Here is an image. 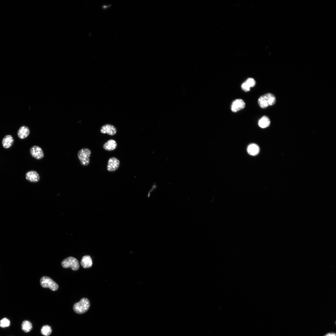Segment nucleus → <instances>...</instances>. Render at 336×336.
Masks as SVG:
<instances>
[{"instance_id": "nucleus-1", "label": "nucleus", "mask_w": 336, "mask_h": 336, "mask_svg": "<svg viewBox=\"0 0 336 336\" xmlns=\"http://www.w3.org/2000/svg\"><path fill=\"white\" fill-rule=\"evenodd\" d=\"M276 101L275 96L271 93H268L260 96L258 99V103L260 107L264 109L268 106L274 105Z\"/></svg>"}, {"instance_id": "nucleus-2", "label": "nucleus", "mask_w": 336, "mask_h": 336, "mask_svg": "<svg viewBox=\"0 0 336 336\" xmlns=\"http://www.w3.org/2000/svg\"><path fill=\"white\" fill-rule=\"evenodd\" d=\"M90 302L89 300L86 298H82L80 301L74 304L73 308L74 311L78 314L85 313L90 307Z\"/></svg>"}, {"instance_id": "nucleus-3", "label": "nucleus", "mask_w": 336, "mask_h": 336, "mask_svg": "<svg viewBox=\"0 0 336 336\" xmlns=\"http://www.w3.org/2000/svg\"><path fill=\"white\" fill-rule=\"evenodd\" d=\"M91 154V150L87 148H82L78 151L77 156L82 165L87 166L89 164Z\"/></svg>"}, {"instance_id": "nucleus-4", "label": "nucleus", "mask_w": 336, "mask_h": 336, "mask_svg": "<svg viewBox=\"0 0 336 336\" xmlns=\"http://www.w3.org/2000/svg\"><path fill=\"white\" fill-rule=\"evenodd\" d=\"M62 267L65 268L70 267L74 271L77 270L79 268L78 261L76 258L72 257H68L64 259L62 262Z\"/></svg>"}, {"instance_id": "nucleus-5", "label": "nucleus", "mask_w": 336, "mask_h": 336, "mask_svg": "<svg viewBox=\"0 0 336 336\" xmlns=\"http://www.w3.org/2000/svg\"><path fill=\"white\" fill-rule=\"evenodd\" d=\"M41 286L44 288H49L53 291L57 290L58 287L57 284L47 276H43L40 279Z\"/></svg>"}, {"instance_id": "nucleus-6", "label": "nucleus", "mask_w": 336, "mask_h": 336, "mask_svg": "<svg viewBox=\"0 0 336 336\" xmlns=\"http://www.w3.org/2000/svg\"><path fill=\"white\" fill-rule=\"evenodd\" d=\"M120 161L119 160L115 157H112L108 160L107 169L109 171H114L118 169Z\"/></svg>"}, {"instance_id": "nucleus-7", "label": "nucleus", "mask_w": 336, "mask_h": 336, "mask_svg": "<svg viewBox=\"0 0 336 336\" xmlns=\"http://www.w3.org/2000/svg\"><path fill=\"white\" fill-rule=\"evenodd\" d=\"M30 151L31 156L36 159H41L44 156L43 151L39 146L35 145L32 146L30 148Z\"/></svg>"}, {"instance_id": "nucleus-8", "label": "nucleus", "mask_w": 336, "mask_h": 336, "mask_svg": "<svg viewBox=\"0 0 336 336\" xmlns=\"http://www.w3.org/2000/svg\"><path fill=\"white\" fill-rule=\"evenodd\" d=\"M100 132L103 134L107 133L109 135L113 136L116 134L117 130L116 127L113 125L107 124L101 127Z\"/></svg>"}, {"instance_id": "nucleus-9", "label": "nucleus", "mask_w": 336, "mask_h": 336, "mask_svg": "<svg viewBox=\"0 0 336 336\" xmlns=\"http://www.w3.org/2000/svg\"><path fill=\"white\" fill-rule=\"evenodd\" d=\"M25 176L27 180L32 183L37 182L40 179V176L39 174L36 171L33 170L27 172Z\"/></svg>"}, {"instance_id": "nucleus-10", "label": "nucleus", "mask_w": 336, "mask_h": 336, "mask_svg": "<svg viewBox=\"0 0 336 336\" xmlns=\"http://www.w3.org/2000/svg\"><path fill=\"white\" fill-rule=\"evenodd\" d=\"M245 103L242 99H237L232 102L231 105V110L233 112H236L244 108Z\"/></svg>"}, {"instance_id": "nucleus-11", "label": "nucleus", "mask_w": 336, "mask_h": 336, "mask_svg": "<svg viewBox=\"0 0 336 336\" xmlns=\"http://www.w3.org/2000/svg\"><path fill=\"white\" fill-rule=\"evenodd\" d=\"M255 84V80L253 78L250 77L242 84L241 87L244 91L245 92L248 91L250 90V87L254 86Z\"/></svg>"}, {"instance_id": "nucleus-12", "label": "nucleus", "mask_w": 336, "mask_h": 336, "mask_svg": "<svg viewBox=\"0 0 336 336\" xmlns=\"http://www.w3.org/2000/svg\"><path fill=\"white\" fill-rule=\"evenodd\" d=\"M30 133L29 128L26 126H21L17 131L18 137L21 139H24L27 137Z\"/></svg>"}, {"instance_id": "nucleus-13", "label": "nucleus", "mask_w": 336, "mask_h": 336, "mask_svg": "<svg viewBox=\"0 0 336 336\" xmlns=\"http://www.w3.org/2000/svg\"><path fill=\"white\" fill-rule=\"evenodd\" d=\"M14 139L12 136L10 135H7L5 136L2 141V145L5 148L10 147L14 142Z\"/></svg>"}, {"instance_id": "nucleus-14", "label": "nucleus", "mask_w": 336, "mask_h": 336, "mask_svg": "<svg viewBox=\"0 0 336 336\" xmlns=\"http://www.w3.org/2000/svg\"><path fill=\"white\" fill-rule=\"evenodd\" d=\"M117 146V143L114 140L110 139L103 144V148L106 151H110L115 149Z\"/></svg>"}, {"instance_id": "nucleus-15", "label": "nucleus", "mask_w": 336, "mask_h": 336, "mask_svg": "<svg viewBox=\"0 0 336 336\" xmlns=\"http://www.w3.org/2000/svg\"><path fill=\"white\" fill-rule=\"evenodd\" d=\"M81 264L84 268H90L92 265V260L89 255H85L83 257L81 262Z\"/></svg>"}, {"instance_id": "nucleus-16", "label": "nucleus", "mask_w": 336, "mask_h": 336, "mask_svg": "<svg viewBox=\"0 0 336 336\" xmlns=\"http://www.w3.org/2000/svg\"><path fill=\"white\" fill-rule=\"evenodd\" d=\"M247 151L249 154L251 156H255L259 153V148L257 144L252 143L248 146Z\"/></svg>"}, {"instance_id": "nucleus-17", "label": "nucleus", "mask_w": 336, "mask_h": 336, "mask_svg": "<svg viewBox=\"0 0 336 336\" xmlns=\"http://www.w3.org/2000/svg\"><path fill=\"white\" fill-rule=\"evenodd\" d=\"M270 121L269 118L266 116H263L258 121V125L262 128H265L269 126Z\"/></svg>"}, {"instance_id": "nucleus-18", "label": "nucleus", "mask_w": 336, "mask_h": 336, "mask_svg": "<svg viewBox=\"0 0 336 336\" xmlns=\"http://www.w3.org/2000/svg\"><path fill=\"white\" fill-rule=\"evenodd\" d=\"M21 328L22 330L26 333L30 331L32 328V323L27 320H24L22 323Z\"/></svg>"}, {"instance_id": "nucleus-19", "label": "nucleus", "mask_w": 336, "mask_h": 336, "mask_svg": "<svg viewBox=\"0 0 336 336\" xmlns=\"http://www.w3.org/2000/svg\"><path fill=\"white\" fill-rule=\"evenodd\" d=\"M52 332V330L51 327L47 325H43L41 329V334L45 336L49 335L51 334Z\"/></svg>"}, {"instance_id": "nucleus-20", "label": "nucleus", "mask_w": 336, "mask_h": 336, "mask_svg": "<svg viewBox=\"0 0 336 336\" xmlns=\"http://www.w3.org/2000/svg\"><path fill=\"white\" fill-rule=\"evenodd\" d=\"M10 324V320L6 318H4L2 319L0 321V327L4 328L8 327Z\"/></svg>"}, {"instance_id": "nucleus-21", "label": "nucleus", "mask_w": 336, "mask_h": 336, "mask_svg": "<svg viewBox=\"0 0 336 336\" xmlns=\"http://www.w3.org/2000/svg\"><path fill=\"white\" fill-rule=\"evenodd\" d=\"M324 336H336V334L334 333H329L327 334Z\"/></svg>"}]
</instances>
